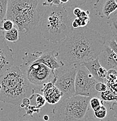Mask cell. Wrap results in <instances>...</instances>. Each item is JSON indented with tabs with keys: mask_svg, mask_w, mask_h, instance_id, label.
Instances as JSON below:
<instances>
[{
	"mask_svg": "<svg viewBox=\"0 0 117 121\" xmlns=\"http://www.w3.org/2000/svg\"><path fill=\"white\" fill-rule=\"evenodd\" d=\"M106 43L100 33L87 27L75 29L62 41L58 56L70 65L97 58Z\"/></svg>",
	"mask_w": 117,
	"mask_h": 121,
	"instance_id": "obj_1",
	"label": "cell"
},
{
	"mask_svg": "<svg viewBox=\"0 0 117 121\" xmlns=\"http://www.w3.org/2000/svg\"><path fill=\"white\" fill-rule=\"evenodd\" d=\"M72 19L63 4L47 7L40 16L41 34L45 39L54 44L62 42L74 30Z\"/></svg>",
	"mask_w": 117,
	"mask_h": 121,
	"instance_id": "obj_2",
	"label": "cell"
},
{
	"mask_svg": "<svg viewBox=\"0 0 117 121\" xmlns=\"http://www.w3.org/2000/svg\"><path fill=\"white\" fill-rule=\"evenodd\" d=\"M35 89L30 84L19 66H12L0 78V101L21 105L24 98H30Z\"/></svg>",
	"mask_w": 117,
	"mask_h": 121,
	"instance_id": "obj_3",
	"label": "cell"
},
{
	"mask_svg": "<svg viewBox=\"0 0 117 121\" xmlns=\"http://www.w3.org/2000/svg\"><path fill=\"white\" fill-rule=\"evenodd\" d=\"M36 0L8 1L5 19L10 20L24 35L30 33L39 26L40 16Z\"/></svg>",
	"mask_w": 117,
	"mask_h": 121,
	"instance_id": "obj_4",
	"label": "cell"
},
{
	"mask_svg": "<svg viewBox=\"0 0 117 121\" xmlns=\"http://www.w3.org/2000/svg\"><path fill=\"white\" fill-rule=\"evenodd\" d=\"M90 97L74 95L61 99L52 111L53 121H85L89 110Z\"/></svg>",
	"mask_w": 117,
	"mask_h": 121,
	"instance_id": "obj_5",
	"label": "cell"
},
{
	"mask_svg": "<svg viewBox=\"0 0 117 121\" xmlns=\"http://www.w3.org/2000/svg\"><path fill=\"white\" fill-rule=\"evenodd\" d=\"M19 68L33 87L37 90H41L48 83L54 84L56 80L54 70L41 63L31 60L27 52L22 58Z\"/></svg>",
	"mask_w": 117,
	"mask_h": 121,
	"instance_id": "obj_6",
	"label": "cell"
},
{
	"mask_svg": "<svg viewBox=\"0 0 117 121\" xmlns=\"http://www.w3.org/2000/svg\"><path fill=\"white\" fill-rule=\"evenodd\" d=\"M76 74L75 81V95L100 98V93L95 90V85L99 82L80 63L75 64Z\"/></svg>",
	"mask_w": 117,
	"mask_h": 121,
	"instance_id": "obj_7",
	"label": "cell"
},
{
	"mask_svg": "<svg viewBox=\"0 0 117 121\" xmlns=\"http://www.w3.org/2000/svg\"><path fill=\"white\" fill-rule=\"evenodd\" d=\"M56 80L54 85L62 93L61 99L70 98L75 95V81L76 68L75 64L70 68H65L61 71L54 70Z\"/></svg>",
	"mask_w": 117,
	"mask_h": 121,
	"instance_id": "obj_8",
	"label": "cell"
},
{
	"mask_svg": "<svg viewBox=\"0 0 117 121\" xmlns=\"http://www.w3.org/2000/svg\"><path fill=\"white\" fill-rule=\"evenodd\" d=\"M27 53L31 60L41 63L53 70L60 69L64 66V63L62 60L57 59L58 56L57 51L46 50L42 51H35L33 52Z\"/></svg>",
	"mask_w": 117,
	"mask_h": 121,
	"instance_id": "obj_9",
	"label": "cell"
},
{
	"mask_svg": "<svg viewBox=\"0 0 117 121\" xmlns=\"http://www.w3.org/2000/svg\"><path fill=\"white\" fill-rule=\"evenodd\" d=\"M13 51L7 44L3 36H0V78L13 66Z\"/></svg>",
	"mask_w": 117,
	"mask_h": 121,
	"instance_id": "obj_10",
	"label": "cell"
},
{
	"mask_svg": "<svg viewBox=\"0 0 117 121\" xmlns=\"http://www.w3.org/2000/svg\"><path fill=\"white\" fill-rule=\"evenodd\" d=\"M98 60L101 66L107 70L114 69L117 71V55L108 45H104Z\"/></svg>",
	"mask_w": 117,
	"mask_h": 121,
	"instance_id": "obj_11",
	"label": "cell"
},
{
	"mask_svg": "<svg viewBox=\"0 0 117 121\" xmlns=\"http://www.w3.org/2000/svg\"><path fill=\"white\" fill-rule=\"evenodd\" d=\"M41 91L46 101L50 104H57L62 98V93L52 83L45 84Z\"/></svg>",
	"mask_w": 117,
	"mask_h": 121,
	"instance_id": "obj_12",
	"label": "cell"
},
{
	"mask_svg": "<svg viewBox=\"0 0 117 121\" xmlns=\"http://www.w3.org/2000/svg\"><path fill=\"white\" fill-rule=\"evenodd\" d=\"M80 64H82L86 68L87 70L89 72V73L92 75V76L97 81L100 82V80L98 78L97 72L98 69L101 66V65L99 63L98 58L95 60H89L88 62H82Z\"/></svg>",
	"mask_w": 117,
	"mask_h": 121,
	"instance_id": "obj_13",
	"label": "cell"
},
{
	"mask_svg": "<svg viewBox=\"0 0 117 121\" xmlns=\"http://www.w3.org/2000/svg\"><path fill=\"white\" fill-rule=\"evenodd\" d=\"M117 11V2L115 0H107L105 1L102 8L103 17L108 19L110 15Z\"/></svg>",
	"mask_w": 117,
	"mask_h": 121,
	"instance_id": "obj_14",
	"label": "cell"
},
{
	"mask_svg": "<svg viewBox=\"0 0 117 121\" xmlns=\"http://www.w3.org/2000/svg\"><path fill=\"white\" fill-rule=\"evenodd\" d=\"M3 37L4 39L10 42L15 43L18 41L19 36V31L17 28L13 27L11 30L7 31H2Z\"/></svg>",
	"mask_w": 117,
	"mask_h": 121,
	"instance_id": "obj_15",
	"label": "cell"
},
{
	"mask_svg": "<svg viewBox=\"0 0 117 121\" xmlns=\"http://www.w3.org/2000/svg\"><path fill=\"white\" fill-rule=\"evenodd\" d=\"M108 19V23L113 33V37H117V11L112 13Z\"/></svg>",
	"mask_w": 117,
	"mask_h": 121,
	"instance_id": "obj_16",
	"label": "cell"
},
{
	"mask_svg": "<svg viewBox=\"0 0 117 121\" xmlns=\"http://www.w3.org/2000/svg\"><path fill=\"white\" fill-rule=\"evenodd\" d=\"M8 0H0V23L6 19Z\"/></svg>",
	"mask_w": 117,
	"mask_h": 121,
	"instance_id": "obj_17",
	"label": "cell"
},
{
	"mask_svg": "<svg viewBox=\"0 0 117 121\" xmlns=\"http://www.w3.org/2000/svg\"><path fill=\"white\" fill-rule=\"evenodd\" d=\"M94 118L98 119H104L107 115V110L106 107L104 105H102L98 109L94 111Z\"/></svg>",
	"mask_w": 117,
	"mask_h": 121,
	"instance_id": "obj_18",
	"label": "cell"
},
{
	"mask_svg": "<svg viewBox=\"0 0 117 121\" xmlns=\"http://www.w3.org/2000/svg\"><path fill=\"white\" fill-rule=\"evenodd\" d=\"M107 83L113 84L117 82V71L114 69H110L107 70L106 76ZM106 83V84H107Z\"/></svg>",
	"mask_w": 117,
	"mask_h": 121,
	"instance_id": "obj_19",
	"label": "cell"
},
{
	"mask_svg": "<svg viewBox=\"0 0 117 121\" xmlns=\"http://www.w3.org/2000/svg\"><path fill=\"white\" fill-rule=\"evenodd\" d=\"M100 97L105 101L115 100V94L111 90L108 89L105 91L100 93Z\"/></svg>",
	"mask_w": 117,
	"mask_h": 121,
	"instance_id": "obj_20",
	"label": "cell"
},
{
	"mask_svg": "<svg viewBox=\"0 0 117 121\" xmlns=\"http://www.w3.org/2000/svg\"><path fill=\"white\" fill-rule=\"evenodd\" d=\"M90 105L94 111L100 106L103 105V101L99 97L91 98L90 99Z\"/></svg>",
	"mask_w": 117,
	"mask_h": 121,
	"instance_id": "obj_21",
	"label": "cell"
},
{
	"mask_svg": "<svg viewBox=\"0 0 117 121\" xmlns=\"http://www.w3.org/2000/svg\"><path fill=\"white\" fill-rule=\"evenodd\" d=\"M14 27V23L10 20L5 19L2 23V26L0 27V30L2 31H7Z\"/></svg>",
	"mask_w": 117,
	"mask_h": 121,
	"instance_id": "obj_22",
	"label": "cell"
},
{
	"mask_svg": "<svg viewBox=\"0 0 117 121\" xmlns=\"http://www.w3.org/2000/svg\"><path fill=\"white\" fill-rule=\"evenodd\" d=\"M35 95L36 96V102H37V108H39V109H40L41 107H43L45 105L46 103V100H45L43 96L41 95V94H35Z\"/></svg>",
	"mask_w": 117,
	"mask_h": 121,
	"instance_id": "obj_23",
	"label": "cell"
},
{
	"mask_svg": "<svg viewBox=\"0 0 117 121\" xmlns=\"http://www.w3.org/2000/svg\"><path fill=\"white\" fill-rule=\"evenodd\" d=\"M108 89L107 86L105 83L102 82H97L95 85V90L98 93H101L105 91Z\"/></svg>",
	"mask_w": 117,
	"mask_h": 121,
	"instance_id": "obj_24",
	"label": "cell"
},
{
	"mask_svg": "<svg viewBox=\"0 0 117 121\" xmlns=\"http://www.w3.org/2000/svg\"><path fill=\"white\" fill-rule=\"evenodd\" d=\"M15 121H39L33 116L29 115L27 114H24L22 116H19L17 120Z\"/></svg>",
	"mask_w": 117,
	"mask_h": 121,
	"instance_id": "obj_25",
	"label": "cell"
},
{
	"mask_svg": "<svg viewBox=\"0 0 117 121\" xmlns=\"http://www.w3.org/2000/svg\"><path fill=\"white\" fill-rule=\"evenodd\" d=\"M25 108L26 111V114L30 116H33V113L34 112L39 113L40 111V109L37 108V107H35V106H31L30 105L25 107Z\"/></svg>",
	"mask_w": 117,
	"mask_h": 121,
	"instance_id": "obj_26",
	"label": "cell"
},
{
	"mask_svg": "<svg viewBox=\"0 0 117 121\" xmlns=\"http://www.w3.org/2000/svg\"><path fill=\"white\" fill-rule=\"evenodd\" d=\"M108 45L109 47V48L117 55V44L114 41V40L113 39L110 40V41H108Z\"/></svg>",
	"mask_w": 117,
	"mask_h": 121,
	"instance_id": "obj_27",
	"label": "cell"
},
{
	"mask_svg": "<svg viewBox=\"0 0 117 121\" xmlns=\"http://www.w3.org/2000/svg\"><path fill=\"white\" fill-rule=\"evenodd\" d=\"M110 109L114 111V117L117 121V102H113L111 105Z\"/></svg>",
	"mask_w": 117,
	"mask_h": 121,
	"instance_id": "obj_28",
	"label": "cell"
},
{
	"mask_svg": "<svg viewBox=\"0 0 117 121\" xmlns=\"http://www.w3.org/2000/svg\"><path fill=\"white\" fill-rule=\"evenodd\" d=\"M30 100L29 99V98H24L23 100H22V103H21V104L20 105L22 108H25V107L30 105Z\"/></svg>",
	"mask_w": 117,
	"mask_h": 121,
	"instance_id": "obj_29",
	"label": "cell"
},
{
	"mask_svg": "<svg viewBox=\"0 0 117 121\" xmlns=\"http://www.w3.org/2000/svg\"><path fill=\"white\" fill-rule=\"evenodd\" d=\"M85 121H109L108 119H98L95 118L94 117H87Z\"/></svg>",
	"mask_w": 117,
	"mask_h": 121,
	"instance_id": "obj_30",
	"label": "cell"
},
{
	"mask_svg": "<svg viewBox=\"0 0 117 121\" xmlns=\"http://www.w3.org/2000/svg\"><path fill=\"white\" fill-rule=\"evenodd\" d=\"M81 12L82 10L80 9V8H75L74 10V14L75 15V16L78 17V16H79V15L80 14V13H81Z\"/></svg>",
	"mask_w": 117,
	"mask_h": 121,
	"instance_id": "obj_31",
	"label": "cell"
},
{
	"mask_svg": "<svg viewBox=\"0 0 117 121\" xmlns=\"http://www.w3.org/2000/svg\"><path fill=\"white\" fill-rule=\"evenodd\" d=\"M43 118H44V120L45 121H48L49 119V117L48 115H44V116Z\"/></svg>",
	"mask_w": 117,
	"mask_h": 121,
	"instance_id": "obj_32",
	"label": "cell"
},
{
	"mask_svg": "<svg viewBox=\"0 0 117 121\" xmlns=\"http://www.w3.org/2000/svg\"><path fill=\"white\" fill-rule=\"evenodd\" d=\"M113 40H114V41L116 43V44H117V37H114V38H113Z\"/></svg>",
	"mask_w": 117,
	"mask_h": 121,
	"instance_id": "obj_33",
	"label": "cell"
}]
</instances>
